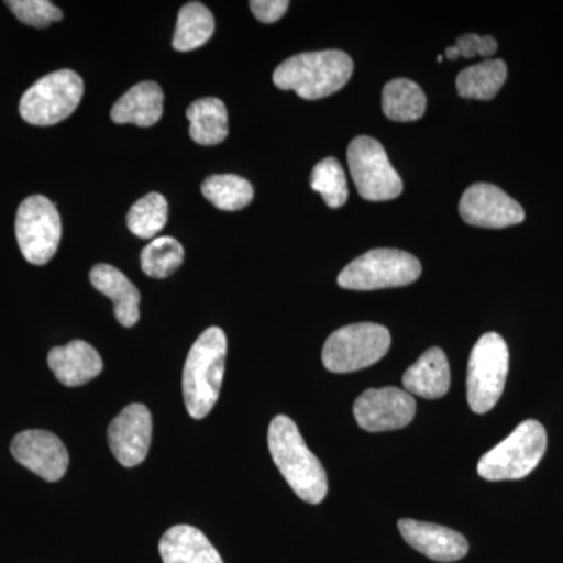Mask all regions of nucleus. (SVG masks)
Wrapping results in <instances>:
<instances>
[{
    "mask_svg": "<svg viewBox=\"0 0 563 563\" xmlns=\"http://www.w3.org/2000/svg\"><path fill=\"white\" fill-rule=\"evenodd\" d=\"M269 453L292 492L309 504H320L328 495V474L317 455L303 442L291 418L277 415L268 429Z\"/></svg>",
    "mask_w": 563,
    "mask_h": 563,
    "instance_id": "f257e3e1",
    "label": "nucleus"
},
{
    "mask_svg": "<svg viewBox=\"0 0 563 563\" xmlns=\"http://www.w3.org/2000/svg\"><path fill=\"white\" fill-rule=\"evenodd\" d=\"M225 355L228 339L220 328H209L202 332L188 352L181 388L185 407L195 420L206 418L220 398Z\"/></svg>",
    "mask_w": 563,
    "mask_h": 563,
    "instance_id": "f03ea898",
    "label": "nucleus"
},
{
    "mask_svg": "<svg viewBox=\"0 0 563 563\" xmlns=\"http://www.w3.org/2000/svg\"><path fill=\"white\" fill-rule=\"evenodd\" d=\"M352 73L354 62L346 52H306L277 66L273 80L280 90H291L307 101H318L342 90Z\"/></svg>",
    "mask_w": 563,
    "mask_h": 563,
    "instance_id": "7ed1b4c3",
    "label": "nucleus"
},
{
    "mask_svg": "<svg viewBox=\"0 0 563 563\" xmlns=\"http://www.w3.org/2000/svg\"><path fill=\"white\" fill-rule=\"evenodd\" d=\"M548 435L539 421L526 420L477 463L484 479L517 481L529 476L547 453Z\"/></svg>",
    "mask_w": 563,
    "mask_h": 563,
    "instance_id": "20e7f679",
    "label": "nucleus"
},
{
    "mask_svg": "<svg viewBox=\"0 0 563 563\" xmlns=\"http://www.w3.org/2000/svg\"><path fill=\"white\" fill-rule=\"evenodd\" d=\"M391 335L387 328L374 322L344 325L325 340L322 365L331 373L361 372L385 357Z\"/></svg>",
    "mask_w": 563,
    "mask_h": 563,
    "instance_id": "39448f33",
    "label": "nucleus"
},
{
    "mask_svg": "<svg viewBox=\"0 0 563 563\" xmlns=\"http://www.w3.org/2000/svg\"><path fill=\"white\" fill-rule=\"evenodd\" d=\"M509 374V347L499 333L488 332L474 344L466 376V398L474 413L490 412L501 398Z\"/></svg>",
    "mask_w": 563,
    "mask_h": 563,
    "instance_id": "423d86ee",
    "label": "nucleus"
},
{
    "mask_svg": "<svg viewBox=\"0 0 563 563\" xmlns=\"http://www.w3.org/2000/svg\"><path fill=\"white\" fill-rule=\"evenodd\" d=\"M421 272L420 261L409 252L380 247L351 262L336 282L346 290H383L407 287L420 279Z\"/></svg>",
    "mask_w": 563,
    "mask_h": 563,
    "instance_id": "0eeeda50",
    "label": "nucleus"
},
{
    "mask_svg": "<svg viewBox=\"0 0 563 563\" xmlns=\"http://www.w3.org/2000/svg\"><path fill=\"white\" fill-rule=\"evenodd\" d=\"M84 96V80L70 69L57 70L36 81L20 102L22 120L29 124H58L77 110Z\"/></svg>",
    "mask_w": 563,
    "mask_h": 563,
    "instance_id": "6e6552de",
    "label": "nucleus"
},
{
    "mask_svg": "<svg viewBox=\"0 0 563 563\" xmlns=\"http://www.w3.org/2000/svg\"><path fill=\"white\" fill-rule=\"evenodd\" d=\"M347 163L358 195L366 201H391L404 190L402 179L387 152L372 136H357L347 147Z\"/></svg>",
    "mask_w": 563,
    "mask_h": 563,
    "instance_id": "1a4fd4ad",
    "label": "nucleus"
},
{
    "mask_svg": "<svg viewBox=\"0 0 563 563\" xmlns=\"http://www.w3.org/2000/svg\"><path fill=\"white\" fill-rule=\"evenodd\" d=\"M16 239L22 255L32 265H46L58 251L62 218L46 196L33 195L16 213Z\"/></svg>",
    "mask_w": 563,
    "mask_h": 563,
    "instance_id": "9d476101",
    "label": "nucleus"
},
{
    "mask_svg": "<svg viewBox=\"0 0 563 563\" xmlns=\"http://www.w3.org/2000/svg\"><path fill=\"white\" fill-rule=\"evenodd\" d=\"M417 401L396 387L369 388L354 402V417L366 432L398 431L413 421Z\"/></svg>",
    "mask_w": 563,
    "mask_h": 563,
    "instance_id": "9b49d317",
    "label": "nucleus"
},
{
    "mask_svg": "<svg viewBox=\"0 0 563 563\" xmlns=\"http://www.w3.org/2000/svg\"><path fill=\"white\" fill-rule=\"evenodd\" d=\"M459 211L466 224L484 229L510 228L526 218L523 207L492 184L472 185L463 192Z\"/></svg>",
    "mask_w": 563,
    "mask_h": 563,
    "instance_id": "f8f14e48",
    "label": "nucleus"
},
{
    "mask_svg": "<svg viewBox=\"0 0 563 563\" xmlns=\"http://www.w3.org/2000/svg\"><path fill=\"white\" fill-rule=\"evenodd\" d=\"M11 454L22 466L49 483H57L68 472V450L52 432L33 429L18 433L11 442Z\"/></svg>",
    "mask_w": 563,
    "mask_h": 563,
    "instance_id": "ddd939ff",
    "label": "nucleus"
},
{
    "mask_svg": "<svg viewBox=\"0 0 563 563\" xmlns=\"http://www.w3.org/2000/svg\"><path fill=\"white\" fill-rule=\"evenodd\" d=\"M152 442V417L143 404H131L110 422L111 453L125 468L144 462Z\"/></svg>",
    "mask_w": 563,
    "mask_h": 563,
    "instance_id": "4468645a",
    "label": "nucleus"
},
{
    "mask_svg": "<svg viewBox=\"0 0 563 563\" xmlns=\"http://www.w3.org/2000/svg\"><path fill=\"white\" fill-rule=\"evenodd\" d=\"M398 529L413 550L432 561L457 562L468 554L470 547L465 537L444 526L404 518L398 521Z\"/></svg>",
    "mask_w": 563,
    "mask_h": 563,
    "instance_id": "2eb2a0df",
    "label": "nucleus"
},
{
    "mask_svg": "<svg viewBox=\"0 0 563 563\" xmlns=\"http://www.w3.org/2000/svg\"><path fill=\"white\" fill-rule=\"evenodd\" d=\"M52 373L66 387H80L102 373L103 362L99 352L81 340L66 346L54 347L47 355Z\"/></svg>",
    "mask_w": 563,
    "mask_h": 563,
    "instance_id": "dca6fc26",
    "label": "nucleus"
},
{
    "mask_svg": "<svg viewBox=\"0 0 563 563\" xmlns=\"http://www.w3.org/2000/svg\"><path fill=\"white\" fill-rule=\"evenodd\" d=\"M404 388L410 395L424 399H440L450 391L451 369L446 354L431 347L413 363L402 377Z\"/></svg>",
    "mask_w": 563,
    "mask_h": 563,
    "instance_id": "f3484780",
    "label": "nucleus"
},
{
    "mask_svg": "<svg viewBox=\"0 0 563 563\" xmlns=\"http://www.w3.org/2000/svg\"><path fill=\"white\" fill-rule=\"evenodd\" d=\"M90 280L96 288L114 303V317L124 328H133L140 320V291L124 273L111 265H96Z\"/></svg>",
    "mask_w": 563,
    "mask_h": 563,
    "instance_id": "a211bd4d",
    "label": "nucleus"
},
{
    "mask_svg": "<svg viewBox=\"0 0 563 563\" xmlns=\"http://www.w3.org/2000/svg\"><path fill=\"white\" fill-rule=\"evenodd\" d=\"M158 551L163 563H224L210 540L188 525L174 526L163 533Z\"/></svg>",
    "mask_w": 563,
    "mask_h": 563,
    "instance_id": "6ab92c4d",
    "label": "nucleus"
},
{
    "mask_svg": "<svg viewBox=\"0 0 563 563\" xmlns=\"http://www.w3.org/2000/svg\"><path fill=\"white\" fill-rule=\"evenodd\" d=\"M163 99L162 88L155 81H141L114 103L111 120L117 124L151 128L162 120Z\"/></svg>",
    "mask_w": 563,
    "mask_h": 563,
    "instance_id": "aec40b11",
    "label": "nucleus"
},
{
    "mask_svg": "<svg viewBox=\"0 0 563 563\" xmlns=\"http://www.w3.org/2000/svg\"><path fill=\"white\" fill-rule=\"evenodd\" d=\"M190 136L201 146H217L229 135L228 109L218 98H203L187 110Z\"/></svg>",
    "mask_w": 563,
    "mask_h": 563,
    "instance_id": "412c9836",
    "label": "nucleus"
},
{
    "mask_svg": "<svg viewBox=\"0 0 563 563\" xmlns=\"http://www.w3.org/2000/svg\"><path fill=\"white\" fill-rule=\"evenodd\" d=\"M424 91L420 85L409 79H395L388 81L383 91V110L385 117L391 121H418L426 113Z\"/></svg>",
    "mask_w": 563,
    "mask_h": 563,
    "instance_id": "4be33fe9",
    "label": "nucleus"
},
{
    "mask_svg": "<svg viewBox=\"0 0 563 563\" xmlns=\"http://www.w3.org/2000/svg\"><path fill=\"white\" fill-rule=\"evenodd\" d=\"M507 79V65L503 60H485L463 69L455 80L459 95L465 99L490 101Z\"/></svg>",
    "mask_w": 563,
    "mask_h": 563,
    "instance_id": "5701e85b",
    "label": "nucleus"
},
{
    "mask_svg": "<svg viewBox=\"0 0 563 563\" xmlns=\"http://www.w3.org/2000/svg\"><path fill=\"white\" fill-rule=\"evenodd\" d=\"M214 18L203 3L190 2L181 7L174 32L173 47L190 52L202 47L213 36Z\"/></svg>",
    "mask_w": 563,
    "mask_h": 563,
    "instance_id": "b1692460",
    "label": "nucleus"
},
{
    "mask_svg": "<svg viewBox=\"0 0 563 563\" xmlns=\"http://www.w3.org/2000/svg\"><path fill=\"white\" fill-rule=\"evenodd\" d=\"M201 190L207 201L225 211L242 210L254 199V188L250 181L235 174H214L207 177Z\"/></svg>",
    "mask_w": 563,
    "mask_h": 563,
    "instance_id": "393cba45",
    "label": "nucleus"
},
{
    "mask_svg": "<svg viewBox=\"0 0 563 563\" xmlns=\"http://www.w3.org/2000/svg\"><path fill=\"white\" fill-rule=\"evenodd\" d=\"M184 246L173 236H161L147 244L141 252V268L152 279H165L184 263Z\"/></svg>",
    "mask_w": 563,
    "mask_h": 563,
    "instance_id": "a878e982",
    "label": "nucleus"
},
{
    "mask_svg": "<svg viewBox=\"0 0 563 563\" xmlns=\"http://www.w3.org/2000/svg\"><path fill=\"white\" fill-rule=\"evenodd\" d=\"M168 221V202L161 192H150L133 203L128 214V228L143 240L154 239Z\"/></svg>",
    "mask_w": 563,
    "mask_h": 563,
    "instance_id": "bb28decb",
    "label": "nucleus"
},
{
    "mask_svg": "<svg viewBox=\"0 0 563 563\" xmlns=\"http://www.w3.org/2000/svg\"><path fill=\"white\" fill-rule=\"evenodd\" d=\"M312 190L320 192L321 198L331 209H340L347 201V181L343 166L339 161L329 157L318 163L312 173Z\"/></svg>",
    "mask_w": 563,
    "mask_h": 563,
    "instance_id": "cd10ccee",
    "label": "nucleus"
},
{
    "mask_svg": "<svg viewBox=\"0 0 563 563\" xmlns=\"http://www.w3.org/2000/svg\"><path fill=\"white\" fill-rule=\"evenodd\" d=\"M7 7L22 24L31 27L46 29L63 20V11L47 0H10Z\"/></svg>",
    "mask_w": 563,
    "mask_h": 563,
    "instance_id": "c85d7f7f",
    "label": "nucleus"
},
{
    "mask_svg": "<svg viewBox=\"0 0 563 563\" xmlns=\"http://www.w3.org/2000/svg\"><path fill=\"white\" fill-rule=\"evenodd\" d=\"M498 51V43L493 36H479L476 33H465L459 36L454 46L448 47L444 57L448 60H457V58H474L476 55L490 57Z\"/></svg>",
    "mask_w": 563,
    "mask_h": 563,
    "instance_id": "c756f323",
    "label": "nucleus"
},
{
    "mask_svg": "<svg viewBox=\"0 0 563 563\" xmlns=\"http://www.w3.org/2000/svg\"><path fill=\"white\" fill-rule=\"evenodd\" d=\"M250 7L258 21L263 24H273L287 13L290 2L287 0H252Z\"/></svg>",
    "mask_w": 563,
    "mask_h": 563,
    "instance_id": "7c9ffc66",
    "label": "nucleus"
}]
</instances>
